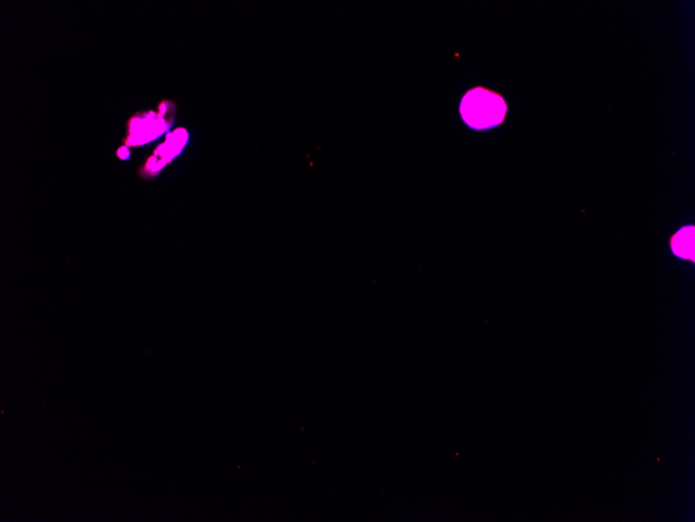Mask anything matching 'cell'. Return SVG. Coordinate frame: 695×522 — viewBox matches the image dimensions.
<instances>
[{"label": "cell", "instance_id": "2", "mask_svg": "<svg viewBox=\"0 0 695 522\" xmlns=\"http://www.w3.org/2000/svg\"><path fill=\"white\" fill-rule=\"evenodd\" d=\"M672 244L673 251L677 256L693 260L694 227L687 226L675 234Z\"/></svg>", "mask_w": 695, "mask_h": 522}, {"label": "cell", "instance_id": "1", "mask_svg": "<svg viewBox=\"0 0 695 522\" xmlns=\"http://www.w3.org/2000/svg\"><path fill=\"white\" fill-rule=\"evenodd\" d=\"M461 113L470 128L488 129L501 125L507 114V104L500 94L478 87L463 96Z\"/></svg>", "mask_w": 695, "mask_h": 522}]
</instances>
